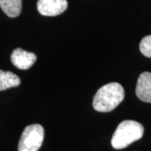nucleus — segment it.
<instances>
[{"instance_id":"nucleus-1","label":"nucleus","mask_w":151,"mask_h":151,"mask_svg":"<svg viewBox=\"0 0 151 151\" xmlns=\"http://www.w3.org/2000/svg\"><path fill=\"white\" fill-rule=\"evenodd\" d=\"M124 87L118 82H111L102 86L93 98V108L97 112L108 113L123 102Z\"/></svg>"},{"instance_id":"nucleus-2","label":"nucleus","mask_w":151,"mask_h":151,"mask_svg":"<svg viewBox=\"0 0 151 151\" xmlns=\"http://www.w3.org/2000/svg\"><path fill=\"white\" fill-rule=\"evenodd\" d=\"M144 127L139 122L125 120L120 123L113 135L111 145L115 150H122L140 139L144 135Z\"/></svg>"},{"instance_id":"nucleus-3","label":"nucleus","mask_w":151,"mask_h":151,"mask_svg":"<svg viewBox=\"0 0 151 151\" xmlns=\"http://www.w3.org/2000/svg\"><path fill=\"white\" fill-rule=\"evenodd\" d=\"M44 136L45 131L41 125H29L22 133L18 151H38L42 145Z\"/></svg>"},{"instance_id":"nucleus-4","label":"nucleus","mask_w":151,"mask_h":151,"mask_svg":"<svg viewBox=\"0 0 151 151\" xmlns=\"http://www.w3.org/2000/svg\"><path fill=\"white\" fill-rule=\"evenodd\" d=\"M68 6L66 0H38L37 9L44 16H57L64 13Z\"/></svg>"},{"instance_id":"nucleus-5","label":"nucleus","mask_w":151,"mask_h":151,"mask_svg":"<svg viewBox=\"0 0 151 151\" xmlns=\"http://www.w3.org/2000/svg\"><path fill=\"white\" fill-rule=\"evenodd\" d=\"M11 61L13 65L20 70H28L36 61V55L32 52H28L21 48L14 50L11 55Z\"/></svg>"},{"instance_id":"nucleus-6","label":"nucleus","mask_w":151,"mask_h":151,"mask_svg":"<svg viewBox=\"0 0 151 151\" xmlns=\"http://www.w3.org/2000/svg\"><path fill=\"white\" fill-rule=\"evenodd\" d=\"M136 95L141 101L151 103V73L143 72L137 81Z\"/></svg>"},{"instance_id":"nucleus-7","label":"nucleus","mask_w":151,"mask_h":151,"mask_svg":"<svg viewBox=\"0 0 151 151\" xmlns=\"http://www.w3.org/2000/svg\"><path fill=\"white\" fill-rule=\"evenodd\" d=\"M0 8L7 16L18 17L22 9V0H0Z\"/></svg>"},{"instance_id":"nucleus-8","label":"nucleus","mask_w":151,"mask_h":151,"mask_svg":"<svg viewBox=\"0 0 151 151\" xmlns=\"http://www.w3.org/2000/svg\"><path fill=\"white\" fill-rule=\"evenodd\" d=\"M20 79L11 71L0 70V91H4L11 87H16L20 85Z\"/></svg>"},{"instance_id":"nucleus-9","label":"nucleus","mask_w":151,"mask_h":151,"mask_svg":"<svg viewBox=\"0 0 151 151\" xmlns=\"http://www.w3.org/2000/svg\"><path fill=\"white\" fill-rule=\"evenodd\" d=\"M139 49L141 53L145 56L151 58V35H148L142 39L139 44Z\"/></svg>"}]
</instances>
